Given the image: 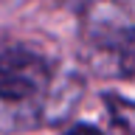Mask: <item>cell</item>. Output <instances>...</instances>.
Returning <instances> with one entry per match:
<instances>
[{
	"instance_id": "2",
	"label": "cell",
	"mask_w": 135,
	"mask_h": 135,
	"mask_svg": "<svg viewBox=\"0 0 135 135\" xmlns=\"http://www.w3.org/2000/svg\"><path fill=\"white\" fill-rule=\"evenodd\" d=\"M99 51L104 54V65H107L104 73H113L124 82H135V25L110 31Z\"/></svg>"
},
{
	"instance_id": "3",
	"label": "cell",
	"mask_w": 135,
	"mask_h": 135,
	"mask_svg": "<svg viewBox=\"0 0 135 135\" xmlns=\"http://www.w3.org/2000/svg\"><path fill=\"white\" fill-rule=\"evenodd\" d=\"M101 101H104V110H107L110 135H135V101L115 96V93H104Z\"/></svg>"
},
{
	"instance_id": "4",
	"label": "cell",
	"mask_w": 135,
	"mask_h": 135,
	"mask_svg": "<svg viewBox=\"0 0 135 135\" xmlns=\"http://www.w3.org/2000/svg\"><path fill=\"white\" fill-rule=\"evenodd\" d=\"M65 135H101L96 127H90V124H79V127H73V129H68Z\"/></svg>"
},
{
	"instance_id": "1",
	"label": "cell",
	"mask_w": 135,
	"mask_h": 135,
	"mask_svg": "<svg viewBox=\"0 0 135 135\" xmlns=\"http://www.w3.org/2000/svg\"><path fill=\"white\" fill-rule=\"evenodd\" d=\"M54 84V62L42 51L23 42L0 40V99L20 104L48 96Z\"/></svg>"
}]
</instances>
